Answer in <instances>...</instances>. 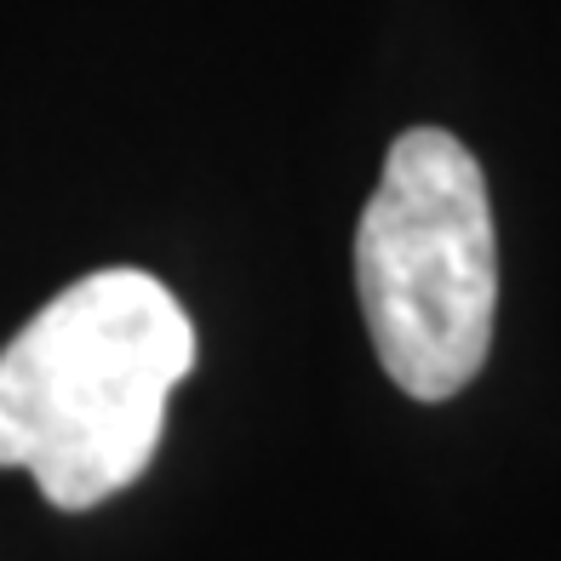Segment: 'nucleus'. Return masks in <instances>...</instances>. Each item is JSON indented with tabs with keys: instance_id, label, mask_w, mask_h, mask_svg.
<instances>
[{
	"instance_id": "2",
	"label": "nucleus",
	"mask_w": 561,
	"mask_h": 561,
	"mask_svg": "<svg viewBox=\"0 0 561 561\" xmlns=\"http://www.w3.org/2000/svg\"><path fill=\"white\" fill-rule=\"evenodd\" d=\"M373 355L413 401H453L493 350L499 236L476 156L442 126L401 133L355 224Z\"/></svg>"
},
{
	"instance_id": "1",
	"label": "nucleus",
	"mask_w": 561,
	"mask_h": 561,
	"mask_svg": "<svg viewBox=\"0 0 561 561\" xmlns=\"http://www.w3.org/2000/svg\"><path fill=\"white\" fill-rule=\"evenodd\" d=\"M195 367V327L156 275L98 270L0 350V470L46 504L92 510L149 470L167 396Z\"/></svg>"
}]
</instances>
